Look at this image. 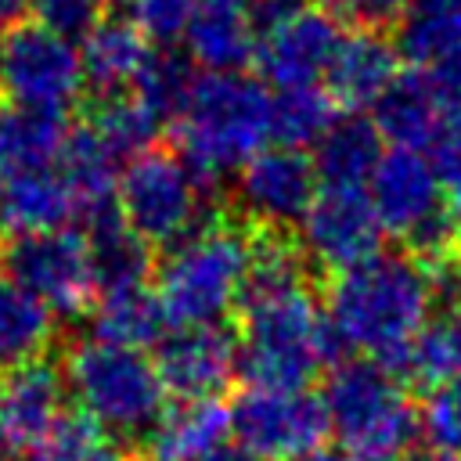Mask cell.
I'll return each instance as SVG.
<instances>
[{"instance_id":"1","label":"cell","mask_w":461,"mask_h":461,"mask_svg":"<svg viewBox=\"0 0 461 461\" xmlns=\"http://www.w3.org/2000/svg\"><path fill=\"white\" fill-rule=\"evenodd\" d=\"M324 317L342 353L371 357L389 371H403L418 335L432 321L425 263L403 252H375L331 274L324 288Z\"/></svg>"},{"instance_id":"2","label":"cell","mask_w":461,"mask_h":461,"mask_svg":"<svg viewBox=\"0 0 461 461\" xmlns=\"http://www.w3.org/2000/svg\"><path fill=\"white\" fill-rule=\"evenodd\" d=\"M238 375L245 385L306 389L342 346L310 285L238 299Z\"/></svg>"},{"instance_id":"3","label":"cell","mask_w":461,"mask_h":461,"mask_svg":"<svg viewBox=\"0 0 461 461\" xmlns=\"http://www.w3.org/2000/svg\"><path fill=\"white\" fill-rule=\"evenodd\" d=\"M252 259V227L227 212H209L187 238L169 245L155 274V292L169 328L220 324L238 310Z\"/></svg>"},{"instance_id":"4","label":"cell","mask_w":461,"mask_h":461,"mask_svg":"<svg viewBox=\"0 0 461 461\" xmlns=\"http://www.w3.org/2000/svg\"><path fill=\"white\" fill-rule=\"evenodd\" d=\"M176 155L212 187L238 173L270 137V94L245 72L198 76L184 115L173 122Z\"/></svg>"},{"instance_id":"5","label":"cell","mask_w":461,"mask_h":461,"mask_svg":"<svg viewBox=\"0 0 461 461\" xmlns=\"http://www.w3.org/2000/svg\"><path fill=\"white\" fill-rule=\"evenodd\" d=\"M61 378L79 400V411L104 425L115 439H144L169 400L158 367L144 349L104 342L94 335L79 339L65 353Z\"/></svg>"},{"instance_id":"6","label":"cell","mask_w":461,"mask_h":461,"mask_svg":"<svg viewBox=\"0 0 461 461\" xmlns=\"http://www.w3.org/2000/svg\"><path fill=\"white\" fill-rule=\"evenodd\" d=\"M328 432L353 454H396L418 436V407L396 371L371 357H342L321 393Z\"/></svg>"},{"instance_id":"7","label":"cell","mask_w":461,"mask_h":461,"mask_svg":"<svg viewBox=\"0 0 461 461\" xmlns=\"http://www.w3.org/2000/svg\"><path fill=\"white\" fill-rule=\"evenodd\" d=\"M382 230L396 234L403 249L432 263L454 249V212L443 202V184L425 151L389 148L364 184Z\"/></svg>"},{"instance_id":"8","label":"cell","mask_w":461,"mask_h":461,"mask_svg":"<svg viewBox=\"0 0 461 461\" xmlns=\"http://www.w3.org/2000/svg\"><path fill=\"white\" fill-rule=\"evenodd\" d=\"M115 205L151 249L176 245L212 212L205 184L176 151L166 148H148L126 162L115 180Z\"/></svg>"},{"instance_id":"9","label":"cell","mask_w":461,"mask_h":461,"mask_svg":"<svg viewBox=\"0 0 461 461\" xmlns=\"http://www.w3.org/2000/svg\"><path fill=\"white\" fill-rule=\"evenodd\" d=\"M0 274L36 295L50 313L79 317L90 313L97 292L90 274L86 241L79 230H32L4 234L0 241Z\"/></svg>"},{"instance_id":"10","label":"cell","mask_w":461,"mask_h":461,"mask_svg":"<svg viewBox=\"0 0 461 461\" xmlns=\"http://www.w3.org/2000/svg\"><path fill=\"white\" fill-rule=\"evenodd\" d=\"M234 443L256 461H295L317 450L328 436V414L310 389L249 385L227 407Z\"/></svg>"},{"instance_id":"11","label":"cell","mask_w":461,"mask_h":461,"mask_svg":"<svg viewBox=\"0 0 461 461\" xmlns=\"http://www.w3.org/2000/svg\"><path fill=\"white\" fill-rule=\"evenodd\" d=\"M79 90L83 65L68 40L25 22L0 36V94L7 101L68 108Z\"/></svg>"},{"instance_id":"12","label":"cell","mask_w":461,"mask_h":461,"mask_svg":"<svg viewBox=\"0 0 461 461\" xmlns=\"http://www.w3.org/2000/svg\"><path fill=\"white\" fill-rule=\"evenodd\" d=\"M295 227H299L295 241L306 252L310 267H321L328 274H339L382 252V234H385L364 187H328V184L313 194L310 209Z\"/></svg>"},{"instance_id":"13","label":"cell","mask_w":461,"mask_h":461,"mask_svg":"<svg viewBox=\"0 0 461 461\" xmlns=\"http://www.w3.org/2000/svg\"><path fill=\"white\" fill-rule=\"evenodd\" d=\"M317 194V169L299 148L256 151L234 180L238 216L256 230H288L303 220Z\"/></svg>"},{"instance_id":"14","label":"cell","mask_w":461,"mask_h":461,"mask_svg":"<svg viewBox=\"0 0 461 461\" xmlns=\"http://www.w3.org/2000/svg\"><path fill=\"white\" fill-rule=\"evenodd\" d=\"M155 367L176 400H220L238 375V339L223 324H176L155 342Z\"/></svg>"},{"instance_id":"15","label":"cell","mask_w":461,"mask_h":461,"mask_svg":"<svg viewBox=\"0 0 461 461\" xmlns=\"http://www.w3.org/2000/svg\"><path fill=\"white\" fill-rule=\"evenodd\" d=\"M65 378L50 360L0 371V461H29L61 418Z\"/></svg>"},{"instance_id":"16","label":"cell","mask_w":461,"mask_h":461,"mask_svg":"<svg viewBox=\"0 0 461 461\" xmlns=\"http://www.w3.org/2000/svg\"><path fill=\"white\" fill-rule=\"evenodd\" d=\"M342 47L339 18L321 7H299L288 22L256 40V61L267 83L277 90L317 86L328 79V68Z\"/></svg>"},{"instance_id":"17","label":"cell","mask_w":461,"mask_h":461,"mask_svg":"<svg viewBox=\"0 0 461 461\" xmlns=\"http://www.w3.org/2000/svg\"><path fill=\"white\" fill-rule=\"evenodd\" d=\"M83 223V241L90 256V274H94V292L112 295V292H130L144 288L155 274V256L151 245L122 220L115 198L97 202L79 212Z\"/></svg>"},{"instance_id":"18","label":"cell","mask_w":461,"mask_h":461,"mask_svg":"<svg viewBox=\"0 0 461 461\" xmlns=\"http://www.w3.org/2000/svg\"><path fill=\"white\" fill-rule=\"evenodd\" d=\"M371 108V122L393 148L425 151L447 130V108L429 72H396Z\"/></svg>"},{"instance_id":"19","label":"cell","mask_w":461,"mask_h":461,"mask_svg":"<svg viewBox=\"0 0 461 461\" xmlns=\"http://www.w3.org/2000/svg\"><path fill=\"white\" fill-rule=\"evenodd\" d=\"M191 61L209 72H241L256 58L249 0H198L184 29Z\"/></svg>"},{"instance_id":"20","label":"cell","mask_w":461,"mask_h":461,"mask_svg":"<svg viewBox=\"0 0 461 461\" xmlns=\"http://www.w3.org/2000/svg\"><path fill=\"white\" fill-rule=\"evenodd\" d=\"M68 108L4 101L0 104V180L25 169H47L68 137Z\"/></svg>"},{"instance_id":"21","label":"cell","mask_w":461,"mask_h":461,"mask_svg":"<svg viewBox=\"0 0 461 461\" xmlns=\"http://www.w3.org/2000/svg\"><path fill=\"white\" fill-rule=\"evenodd\" d=\"M76 216H79V205L54 166L11 173L0 180V230L4 234L58 230Z\"/></svg>"},{"instance_id":"22","label":"cell","mask_w":461,"mask_h":461,"mask_svg":"<svg viewBox=\"0 0 461 461\" xmlns=\"http://www.w3.org/2000/svg\"><path fill=\"white\" fill-rule=\"evenodd\" d=\"M400 50L385 32L357 29L353 36H342V47L328 68V94L335 104L346 108H367L378 101V94L393 83L400 72Z\"/></svg>"},{"instance_id":"23","label":"cell","mask_w":461,"mask_h":461,"mask_svg":"<svg viewBox=\"0 0 461 461\" xmlns=\"http://www.w3.org/2000/svg\"><path fill=\"white\" fill-rule=\"evenodd\" d=\"M230 436L227 407L220 400H180L144 436L148 461H198L220 450Z\"/></svg>"},{"instance_id":"24","label":"cell","mask_w":461,"mask_h":461,"mask_svg":"<svg viewBox=\"0 0 461 461\" xmlns=\"http://www.w3.org/2000/svg\"><path fill=\"white\" fill-rule=\"evenodd\" d=\"M382 151L385 148L378 126L367 115L349 112V115H335V122L313 144L310 162L317 169V180H324L328 187H364Z\"/></svg>"},{"instance_id":"25","label":"cell","mask_w":461,"mask_h":461,"mask_svg":"<svg viewBox=\"0 0 461 461\" xmlns=\"http://www.w3.org/2000/svg\"><path fill=\"white\" fill-rule=\"evenodd\" d=\"M144 54H148L144 32L133 22L108 14L83 40V54H79L83 86L90 90V97H97V94H119L122 86L133 83Z\"/></svg>"},{"instance_id":"26","label":"cell","mask_w":461,"mask_h":461,"mask_svg":"<svg viewBox=\"0 0 461 461\" xmlns=\"http://www.w3.org/2000/svg\"><path fill=\"white\" fill-rule=\"evenodd\" d=\"M90 328H94V339L144 349L166 335L169 321L158 303V292L151 285H144V288H130V292L97 295L90 306Z\"/></svg>"},{"instance_id":"27","label":"cell","mask_w":461,"mask_h":461,"mask_svg":"<svg viewBox=\"0 0 461 461\" xmlns=\"http://www.w3.org/2000/svg\"><path fill=\"white\" fill-rule=\"evenodd\" d=\"M54 342V313L0 274V371L40 360Z\"/></svg>"},{"instance_id":"28","label":"cell","mask_w":461,"mask_h":461,"mask_svg":"<svg viewBox=\"0 0 461 461\" xmlns=\"http://www.w3.org/2000/svg\"><path fill=\"white\" fill-rule=\"evenodd\" d=\"M115 155H112V148L86 126V122H79V126H72L68 130V137H65V144H61V151H58V162H54V169L61 173V180L68 184V191H72V198H76V205H79V212L83 209H90V205H97V202H108V198H115ZM79 220V216H76Z\"/></svg>"},{"instance_id":"29","label":"cell","mask_w":461,"mask_h":461,"mask_svg":"<svg viewBox=\"0 0 461 461\" xmlns=\"http://www.w3.org/2000/svg\"><path fill=\"white\" fill-rule=\"evenodd\" d=\"M194 83H198V76H194L191 54H180L173 43L148 47V54L133 76V94L158 119V126H173L184 115Z\"/></svg>"},{"instance_id":"30","label":"cell","mask_w":461,"mask_h":461,"mask_svg":"<svg viewBox=\"0 0 461 461\" xmlns=\"http://www.w3.org/2000/svg\"><path fill=\"white\" fill-rule=\"evenodd\" d=\"M461 43V0H407L403 18L396 22V50L429 68L450 47Z\"/></svg>"},{"instance_id":"31","label":"cell","mask_w":461,"mask_h":461,"mask_svg":"<svg viewBox=\"0 0 461 461\" xmlns=\"http://www.w3.org/2000/svg\"><path fill=\"white\" fill-rule=\"evenodd\" d=\"M83 122L112 148L115 158H137L155 148L158 137V119L126 90L90 97L83 108Z\"/></svg>"},{"instance_id":"32","label":"cell","mask_w":461,"mask_h":461,"mask_svg":"<svg viewBox=\"0 0 461 461\" xmlns=\"http://www.w3.org/2000/svg\"><path fill=\"white\" fill-rule=\"evenodd\" d=\"M339 104L321 86H292L270 97V137L281 148H313L335 122Z\"/></svg>"},{"instance_id":"33","label":"cell","mask_w":461,"mask_h":461,"mask_svg":"<svg viewBox=\"0 0 461 461\" xmlns=\"http://www.w3.org/2000/svg\"><path fill=\"white\" fill-rule=\"evenodd\" d=\"M400 378L421 382L429 389L439 382L461 378V306L432 313V321L418 335Z\"/></svg>"},{"instance_id":"34","label":"cell","mask_w":461,"mask_h":461,"mask_svg":"<svg viewBox=\"0 0 461 461\" xmlns=\"http://www.w3.org/2000/svg\"><path fill=\"white\" fill-rule=\"evenodd\" d=\"M29 461H122L119 439L83 411H61Z\"/></svg>"},{"instance_id":"35","label":"cell","mask_w":461,"mask_h":461,"mask_svg":"<svg viewBox=\"0 0 461 461\" xmlns=\"http://www.w3.org/2000/svg\"><path fill=\"white\" fill-rule=\"evenodd\" d=\"M418 432L429 447L461 454V378L429 389L425 403L418 407Z\"/></svg>"},{"instance_id":"36","label":"cell","mask_w":461,"mask_h":461,"mask_svg":"<svg viewBox=\"0 0 461 461\" xmlns=\"http://www.w3.org/2000/svg\"><path fill=\"white\" fill-rule=\"evenodd\" d=\"M29 11L36 14V25L76 43L108 18V0H29Z\"/></svg>"},{"instance_id":"37","label":"cell","mask_w":461,"mask_h":461,"mask_svg":"<svg viewBox=\"0 0 461 461\" xmlns=\"http://www.w3.org/2000/svg\"><path fill=\"white\" fill-rule=\"evenodd\" d=\"M407 0H324V11L339 22H349L357 29L385 32L403 18Z\"/></svg>"},{"instance_id":"38","label":"cell","mask_w":461,"mask_h":461,"mask_svg":"<svg viewBox=\"0 0 461 461\" xmlns=\"http://www.w3.org/2000/svg\"><path fill=\"white\" fill-rule=\"evenodd\" d=\"M425 277H429L432 313L461 306V256L457 252H447V256L425 263Z\"/></svg>"},{"instance_id":"39","label":"cell","mask_w":461,"mask_h":461,"mask_svg":"<svg viewBox=\"0 0 461 461\" xmlns=\"http://www.w3.org/2000/svg\"><path fill=\"white\" fill-rule=\"evenodd\" d=\"M425 72H429L432 86H436L439 97H443L447 122H461V43L450 47L443 58H436Z\"/></svg>"},{"instance_id":"40","label":"cell","mask_w":461,"mask_h":461,"mask_svg":"<svg viewBox=\"0 0 461 461\" xmlns=\"http://www.w3.org/2000/svg\"><path fill=\"white\" fill-rule=\"evenodd\" d=\"M429 158L439 173L443 191H450L454 202H461V122H447V130L436 137Z\"/></svg>"},{"instance_id":"41","label":"cell","mask_w":461,"mask_h":461,"mask_svg":"<svg viewBox=\"0 0 461 461\" xmlns=\"http://www.w3.org/2000/svg\"><path fill=\"white\" fill-rule=\"evenodd\" d=\"M299 7H306L303 0H249V18H252V29H256V40L270 29H277L281 22H288Z\"/></svg>"},{"instance_id":"42","label":"cell","mask_w":461,"mask_h":461,"mask_svg":"<svg viewBox=\"0 0 461 461\" xmlns=\"http://www.w3.org/2000/svg\"><path fill=\"white\" fill-rule=\"evenodd\" d=\"M25 14H29V0H0V36L22 25Z\"/></svg>"},{"instance_id":"43","label":"cell","mask_w":461,"mask_h":461,"mask_svg":"<svg viewBox=\"0 0 461 461\" xmlns=\"http://www.w3.org/2000/svg\"><path fill=\"white\" fill-rule=\"evenodd\" d=\"M198 461H256V457H252V454H245L241 447L223 443L220 450H212V454H205V457H198Z\"/></svg>"},{"instance_id":"44","label":"cell","mask_w":461,"mask_h":461,"mask_svg":"<svg viewBox=\"0 0 461 461\" xmlns=\"http://www.w3.org/2000/svg\"><path fill=\"white\" fill-rule=\"evenodd\" d=\"M411 461H461V454H450V450H436V447H421L411 454Z\"/></svg>"},{"instance_id":"45","label":"cell","mask_w":461,"mask_h":461,"mask_svg":"<svg viewBox=\"0 0 461 461\" xmlns=\"http://www.w3.org/2000/svg\"><path fill=\"white\" fill-rule=\"evenodd\" d=\"M295 461H346V457L335 454V450H328V447H317V450H310V454H303V457H295Z\"/></svg>"},{"instance_id":"46","label":"cell","mask_w":461,"mask_h":461,"mask_svg":"<svg viewBox=\"0 0 461 461\" xmlns=\"http://www.w3.org/2000/svg\"><path fill=\"white\" fill-rule=\"evenodd\" d=\"M454 245H457V256H461V202H457V212H454Z\"/></svg>"},{"instance_id":"47","label":"cell","mask_w":461,"mask_h":461,"mask_svg":"<svg viewBox=\"0 0 461 461\" xmlns=\"http://www.w3.org/2000/svg\"><path fill=\"white\" fill-rule=\"evenodd\" d=\"M353 461H396V454H357Z\"/></svg>"}]
</instances>
